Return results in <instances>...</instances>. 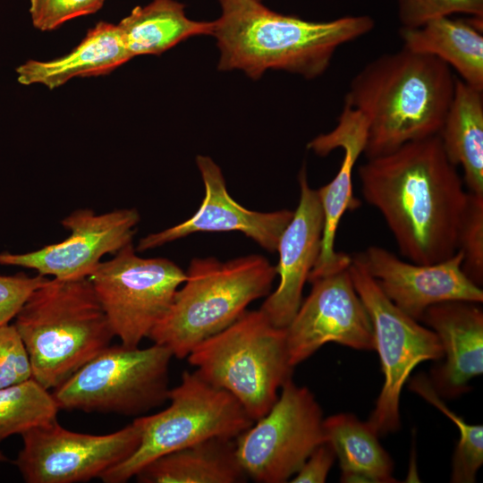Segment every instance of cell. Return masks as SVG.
<instances>
[{
    "mask_svg": "<svg viewBox=\"0 0 483 483\" xmlns=\"http://www.w3.org/2000/svg\"><path fill=\"white\" fill-rule=\"evenodd\" d=\"M368 139V122L358 110L343 104L337 125L308 143V148L318 156L328 155L335 148L343 150V157L335 178L318 191L324 213V229L318 258L308 281L348 268L352 257L335 250V241L342 216L347 210L360 207L353 196L352 171Z\"/></svg>",
    "mask_w": 483,
    "mask_h": 483,
    "instance_id": "obj_17",
    "label": "cell"
},
{
    "mask_svg": "<svg viewBox=\"0 0 483 483\" xmlns=\"http://www.w3.org/2000/svg\"><path fill=\"white\" fill-rule=\"evenodd\" d=\"M300 199L278 242L280 282L259 309L275 326L285 328L296 315L302 291L318 258L324 213L318 191L310 188L304 167L299 174Z\"/></svg>",
    "mask_w": 483,
    "mask_h": 483,
    "instance_id": "obj_18",
    "label": "cell"
},
{
    "mask_svg": "<svg viewBox=\"0 0 483 483\" xmlns=\"http://www.w3.org/2000/svg\"><path fill=\"white\" fill-rule=\"evenodd\" d=\"M88 278L114 336L137 347L167 312L186 273L168 258L138 256L131 242Z\"/></svg>",
    "mask_w": 483,
    "mask_h": 483,
    "instance_id": "obj_10",
    "label": "cell"
},
{
    "mask_svg": "<svg viewBox=\"0 0 483 483\" xmlns=\"http://www.w3.org/2000/svg\"><path fill=\"white\" fill-rule=\"evenodd\" d=\"M455 80L454 92L438 132L446 157L461 165L469 192L483 195V94Z\"/></svg>",
    "mask_w": 483,
    "mask_h": 483,
    "instance_id": "obj_23",
    "label": "cell"
},
{
    "mask_svg": "<svg viewBox=\"0 0 483 483\" xmlns=\"http://www.w3.org/2000/svg\"><path fill=\"white\" fill-rule=\"evenodd\" d=\"M323 428L339 461L342 482H395L393 460L368 421L339 413L324 419Z\"/></svg>",
    "mask_w": 483,
    "mask_h": 483,
    "instance_id": "obj_24",
    "label": "cell"
},
{
    "mask_svg": "<svg viewBox=\"0 0 483 483\" xmlns=\"http://www.w3.org/2000/svg\"><path fill=\"white\" fill-rule=\"evenodd\" d=\"M132 57L117 25L100 21L68 55L49 61L29 60L16 68L22 85L42 84L50 89L76 77L105 75Z\"/></svg>",
    "mask_w": 483,
    "mask_h": 483,
    "instance_id": "obj_20",
    "label": "cell"
},
{
    "mask_svg": "<svg viewBox=\"0 0 483 483\" xmlns=\"http://www.w3.org/2000/svg\"><path fill=\"white\" fill-rule=\"evenodd\" d=\"M140 221L136 208H120L97 214L79 208L61 225L70 230L64 241L27 253H0V265L34 269L56 279L88 277L106 254L114 255L132 242Z\"/></svg>",
    "mask_w": 483,
    "mask_h": 483,
    "instance_id": "obj_14",
    "label": "cell"
},
{
    "mask_svg": "<svg viewBox=\"0 0 483 483\" xmlns=\"http://www.w3.org/2000/svg\"><path fill=\"white\" fill-rule=\"evenodd\" d=\"M106 0H30L33 26L42 31L53 30L67 21L97 12Z\"/></svg>",
    "mask_w": 483,
    "mask_h": 483,
    "instance_id": "obj_31",
    "label": "cell"
},
{
    "mask_svg": "<svg viewBox=\"0 0 483 483\" xmlns=\"http://www.w3.org/2000/svg\"><path fill=\"white\" fill-rule=\"evenodd\" d=\"M140 483H241L235 439L215 437L164 454L135 476Z\"/></svg>",
    "mask_w": 483,
    "mask_h": 483,
    "instance_id": "obj_22",
    "label": "cell"
},
{
    "mask_svg": "<svg viewBox=\"0 0 483 483\" xmlns=\"http://www.w3.org/2000/svg\"><path fill=\"white\" fill-rule=\"evenodd\" d=\"M410 388L451 419L460 432L452 461L451 482H474L483 463V426L470 424L450 410L426 375L419 374L413 377Z\"/></svg>",
    "mask_w": 483,
    "mask_h": 483,
    "instance_id": "obj_27",
    "label": "cell"
},
{
    "mask_svg": "<svg viewBox=\"0 0 483 483\" xmlns=\"http://www.w3.org/2000/svg\"><path fill=\"white\" fill-rule=\"evenodd\" d=\"M168 400L164 411L135 418L141 429L140 445L101 475L104 483H124L153 460L202 441L235 439L254 422L234 396L195 371L182 373L181 383L169 390Z\"/></svg>",
    "mask_w": 483,
    "mask_h": 483,
    "instance_id": "obj_7",
    "label": "cell"
},
{
    "mask_svg": "<svg viewBox=\"0 0 483 483\" xmlns=\"http://www.w3.org/2000/svg\"><path fill=\"white\" fill-rule=\"evenodd\" d=\"M455 80L443 61L404 47L368 63L352 78L344 97V104L367 119V159L437 135Z\"/></svg>",
    "mask_w": 483,
    "mask_h": 483,
    "instance_id": "obj_2",
    "label": "cell"
},
{
    "mask_svg": "<svg viewBox=\"0 0 483 483\" xmlns=\"http://www.w3.org/2000/svg\"><path fill=\"white\" fill-rule=\"evenodd\" d=\"M358 173L365 200L381 213L402 256L434 264L457 252L469 191L438 135L368 158Z\"/></svg>",
    "mask_w": 483,
    "mask_h": 483,
    "instance_id": "obj_1",
    "label": "cell"
},
{
    "mask_svg": "<svg viewBox=\"0 0 483 483\" xmlns=\"http://www.w3.org/2000/svg\"><path fill=\"white\" fill-rule=\"evenodd\" d=\"M358 256L383 293L400 310L418 321L428 307L437 303L483 301L481 287L462 270L460 250L434 264L404 261L378 246H370Z\"/></svg>",
    "mask_w": 483,
    "mask_h": 483,
    "instance_id": "obj_15",
    "label": "cell"
},
{
    "mask_svg": "<svg viewBox=\"0 0 483 483\" xmlns=\"http://www.w3.org/2000/svg\"><path fill=\"white\" fill-rule=\"evenodd\" d=\"M457 250L462 267L477 285L483 284V195L469 192L466 210L458 234Z\"/></svg>",
    "mask_w": 483,
    "mask_h": 483,
    "instance_id": "obj_28",
    "label": "cell"
},
{
    "mask_svg": "<svg viewBox=\"0 0 483 483\" xmlns=\"http://www.w3.org/2000/svg\"><path fill=\"white\" fill-rule=\"evenodd\" d=\"M32 377L55 388L108 347L114 337L88 277L47 279L14 318Z\"/></svg>",
    "mask_w": 483,
    "mask_h": 483,
    "instance_id": "obj_4",
    "label": "cell"
},
{
    "mask_svg": "<svg viewBox=\"0 0 483 483\" xmlns=\"http://www.w3.org/2000/svg\"><path fill=\"white\" fill-rule=\"evenodd\" d=\"M260 1V0H259Z\"/></svg>",
    "mask_w": 483,
    "mask_h": 483,
    "instance_id": "obj_34",
    "label": "cell"
},
{
    "mask_svg": "<svg viewBox=\"0 0 483 483\" xmlns=\"http://www.w3.org/2000/svg\"><path fill=\"white\" fill-rule=\"evenodd\" d=\"M32 378L30 358L13 324L0 326V388Z\"/></svg>",
    "mask_w": 483,
    "mask_h": 483,
    "instance_id": "obj_30",
    "label": "cell"
},
{
    "mask_svg": "<svg viewBox=\"0 0 483 483\" xmlns=\"http://www.w3.org/2000/svg\"><path fill=\"white\" fill-rule=\"evenodd\" d=\"M348 271L372 322L375 351L385 377L383 387L368 420L378 436L399 430L400 397L411 371L420 362L443 358L436 334L400 310L381 291L358 256Z\"/></svg>",
    "mask_w": 483,
    "mask_h": 483,
    "instance_id": "obj_9",
    "label": "cell"
},
{
    "mask_svg": "<svg viewBox=\"0 0 483 483\" xmlns=\"http://www.w3.org/2000/svg\"><path fill=\"white\" fill-rule=\"evenodd\" d=\"M235 438L238 462L259 483L292 479L313 450L325 441L323 412L314 394L292 378L268 412Z\"/></svg>",
    "mask_w": 483,
    "mask_h": 483,
    "instance_id": "obj_11",
    "label": "cell"
},
{
    "mask_svg": "<svg viewBox=\"0 0 483 483\" xmlns=\"http://www.w3.org/2000/svg\"><path fill=\"white\" fill-rule=\"evenodd\" d=\"M335 458L332 445L324 441L313 450L290 482L324 483Z\"/></svg>",
    "mask_w": 483,
    "mask_h": 483,
    "instance_id": "obj_33",
    "label": "cell"
},
{
    "mask_svg": "<svg viewBox=\"0 0 483 483\" xmlns=\"http://www.w3.org/2000/svg\"><path fill=\"white\" fill-rule=\"evenodd\" d=\"M22 448L13 463L27 483H78L101 475L139 447L141 429L131 424L110 434L73 432L57 420L21 435Z\"/></svg>",
    "mask_w": 483,
    "mask_h": 483,
    "instance_id": "obj_12",
    "label": "cell"
},
{
    "mask_svg": "<svg viewBox=\"0 0 483 483\" xmlns=\"http://www.w3.org/2000/svg\"><path fill=\"white\" fill-rule=\"evenodd\" d=\"M310 283L309 296L285 327L290 364L294 368L328 343L375 351L372 322L348 268Z\"/></svg>",
    "mask_w": 483,
    "mask_h": 483,
    "instance_id": "obj_13",
    "label": "cell"
},
{
    "mask_svg": "<svg viewBox=\"0 0 483 483\" xmlns=\"http://www.w3.org/2000/svg\"><path fill=\"white\" fill-rule=\"evenodd\" d=\"M402 28H417L427 21L454 13L483 18V0H397Z\"/></svg>",
    "mask_w": 483,
    "mask_h": 483,
    "instance_id": "obj_29",
    "label": "cell"
},
{
    "mask_svg": "<svg viewBox=\"0 0 483 483\" xmlns=\"http://www.w3.org/2000/svg\"><path fill=\"white\" fill-rule=\"evenodd\" d=\"M399 33L402 47L438 58L462 81L483 91L482 17L444 16L417 28L402 27Z\"/></svg>",
    "mask_w": 483,
    "mask_h": 483,
    "instance_id": "obj_21",
    "label": "cell"
},
{
    "mask_svg": "<svg viewBox=\"0 0 483 483\" xmlns=\"http://www.w3.org/2000/svg\"><path fill=\"white\" fill-rule=\"evenodd\" d=\"M423 321L439 338L445 360L429 380L441 397H457L483 373V311L479 303L453 301L428 307Z\"/></svg>",
    "mask_w": 483,
    "mask_h": 483,
    "instance_id": "obj_19",
    "label": "cell"
},
{
    "mask_svg": "<svg viewBox=\"0 0 483 483\" xmlns=\"http://www.w3.org/2000/svg\"><path fill=\"white\" fill-rule=\"evenodd\" d=\"M131 57L160 55L197 35L211 34L213 22L190 20L184 5L174 0H152L137 6L117 24Z\"/></svg>",
    "mask_w": 483,
    "mask_h": 483,
    "instance_id": "obj_25",
    "label": "cell"
},
{
    "mask_svg": "<svg viewBox=\"0 0 483 483\" xmlns=\"http://www.w3.org/2000/svg\"><path fill=\"white\" fill-rule=\"evenodd\" d=\"M59 410L52 393L33 377L0 388V443L55 421Z\"/></svg>",
    "mask_w": 483,
    "mask_h": 483,
    "instance_id": "obj_26",
    "label": "cell"
},
{
    "mask_svg": "<svg viewBox=\"0 0 483 483\" xmlns=\"http://www.w3.org/2000/svg\"><path fill=\"white\" fill-rule=\"evenodd\" d=\"M185 273L182 286L148 336L178 359L233 323L253 301L269 294L276 276L275 267L255 254L225 262L195 258Z\"/></svg>",
    "mask_w": 483,
    "mask_h": 483,
    "instance_id": "obj_5",
    "label": "cell"
},
{
    "mask_svg": "<svg viewBox=\"0 0 483 483\" xmlns=\"http://www.w3.org/2000/svg\"><path fill=\"white\" fill-rule=\"evenodd\" d=\"M222 14L213 21L220 70H242L258 79L267 70H284L307 79L323 74L336 49L373 30L368 15L310 21L284 15L259 0H219Z\"/></svg>",
    "mask_w": 483,
    "mask_h": 483,
    "instance_id": "obj_3",
    "label": "cell"
},
{
    "mask_svg": "<svg viewBox=\"0 0 483 483\" xmlns=\"http://www.w3.org/2000/svg\"><path fill=\"white\" fill-rule=\"evenodd\" d=\"M196 163L205 187L199 209L177 225L144 236L136 250H151L197 232L239 231L266 250L276 251L281 234L293 211L263 213L247 209L230 196L220 167L209 157L199 155Z\"/></svg>",
    "mask_w": 483,
    "mask_h": 483,
    "instance_id": "obj_16",
    "label": "cell"
},
{
    "mask_svg": "<svg viewBox=\"0 0 483 483\" xmlns=\"http://www.w3.org/2000/svg\"><path fill=\"white\" fill-rule=\"evenodd\" d=\"M186 358L204 380L234 396L254 422L268 412L293 371L285 328L260 309L246 310Z\"/></svg>",
    "mask_w": 483,
    "mask_h": 483,
    "instance_id": "obj_6",
    "label": "cell"
},
{
    "mask_svg": "<svg viewBox=\"0 0 483 483\" xmlns=\"http://www.w3.org/2000/svg\"><path fill=\"white\" fill-rule=\"evenodd\" d=\"M47 279L40 274L36 276L24 273L0 275V326L14 319L30 294Z\"/></svg>",
    "mask_w": 483,
    "mask_h": 483,
    "instance_id": "obj_32",
    "label": "cell"
},
{
    "mask_svg": "<svg viewBox=\"0 0 483 483\" xmlns=\"http://www.w3.org/2000/svg\"><path fill=\"white\" fill-rule=\"evenodd\" d=\"M173 354L164 345H109L52 393L60 410L140 417L168 400Z\"/></svg>",
    "mask_w": 483,
    "mask_h": 483,
    "instance_id": "obj_8",
    "label": "cell"
}]
</instances>
